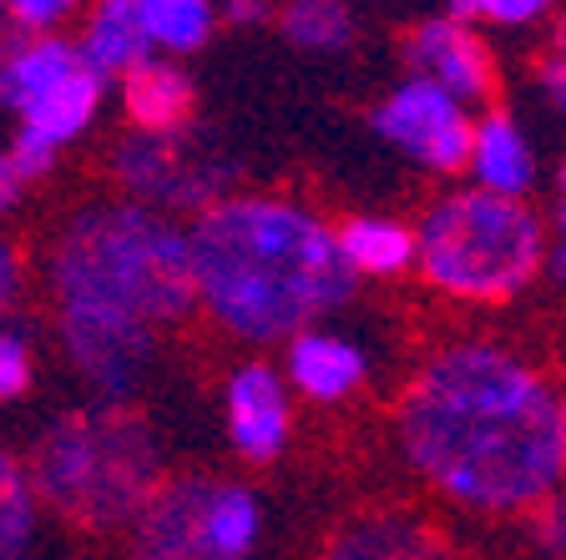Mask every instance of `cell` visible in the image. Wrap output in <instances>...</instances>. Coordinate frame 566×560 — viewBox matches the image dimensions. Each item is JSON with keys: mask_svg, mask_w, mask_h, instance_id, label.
<instances>
[{"mask_svg": "<svg viewBox=\"0 0 566 560\" xmlns=\"http://www.w3.org/2000/svg\"><path fill=\"white\" fill-rule=\"evenodd\" d=\"M71 15V0H11V21L25 35H51Z\"/></svg>", "mask_w": 566, "mask_h": 560, "instance_id": "24", "label": "cell"}, {"mask_svg": "<svg viewBox=\"0 0 566 560\" xmlns=\"http://www.w3.org/2000/svg\"><path fill=\"white\" fill-rule=\"evenodd\" d=\"M117 172L127 182V192H137L142 208L147 202H167V208H188V202L212 198V177H202L198 167H188L177 157V147L167 137H142L117 157Z\"/></svg>", "mask_w": 566, "mask_h": 560, "instance_id": "14", "label": "cell"}, {"mask_svg": "<svg viewBox=\"0 0 566 560\" xmlns=\"http://www.w3.org/2000/svg\"><path fill=\"white\" fill-rule=\"evenodd\" d=\"M339 253L354 273L395 278L410 263H420V233L395 218H349L339 228Z\"/></svg>", "mask_w": 566, "mask_h": 560, "instance_id": "17", "label": "cell"}, {"mask_svg": "<svg viewBox=\"0 0 566 560\" xmlns=\"http://www.w3.org/2000/svg\"><path fill=\"white\" fill-rule=\"evenodd\" d=\"M536 82H542V96L552 102V112H562L566 117V56H546L542 66H536Z\"/></svg>", "mask_w": 566, "mask_h": 560, "instance_id": "27", "label": "cell"}, {"mask_svg": "<svg viewBox=\"0 0 566 560\" xmlns=\"http://www.w3.org/2000/svg\"><path fill=\"white\" fill-rule=\"evenodd\" d=\"M6 15H11V6H0V21H6Z\"/></svg>", "mask_w": 566, "mask_h": 560, "instance_id": "35", "label": "cell"}, {"mask_svg": "<svg viewBox=\"0 0 566 560\" xmlns=\"http://www.w3.org/2000/svg\"><path fill=\"white\" fill-rule=\"evenodd\" d=\"M6 162H11L15 182H31V177L51 172V162H56V147H46V141H35V137H15V147L6 152Z\"/></svg>", "mask_w": 566, "mask_h": 560, "instance_id": "25", "label": "cell"}, {"mask_svg": "<svg viewBox=\"0 0 566 560\" xmlns=\"http://www.w3.org/2000/svg\"><path fill=\"white\" fill-rule=\"evenodd\" d=\"M450 21L460 25H475V21H491V25H531L546 15V0H450L446 6Z\"/></svg>", "mask_w": 566, "mask_h": 560, "instance_id": "22", "label": "cell"}, {"mask_svg": "<svg viewBox=\"0 0 566 560\" xmlns=\"http://www.w3.org/2000/svg\"><path fill=\"white\" fill-rule=\"evenodd\" d=\"M556 233H562V243H566V208L556 212Z\"/></svg>", "mask_w": 566, "mask_h": 560, "instance_id": "33", "label": "cell"}, {"mask_svg": "<svg viewBox=\"0 0 566 560\" xmlns=\"http://www.w3.org/2000/svg\"><path fill=\"white\" fill-rule=\"evenodd\" d=\"M324 560H455V556L415 515H359L334 536Z\"/></svg>", "mask_w": 566, "mask_h": 560, "instance_id": "13", "label": "cell"}, {"mask_svg": "<svg viewBox=\"0 0 566 560\" xmlns=\"http://www.w3.org/2000/svg\"><path fill=\"white\" fill-rule=\"evenodd\" d=\"M562 192H566V162H562Z\"/></svg>", "mask_w": 566, "mask_h": 560, "instance_id": "36", "label": "cell"}, {"mask_svg": "<svg viewBox=\"0 0 566 560\" xmlns=\"http://www.w3.org/2000/svg\"><path fill=\"white\" fill-rule=\"evenodd\" d=\"M375 131L430 172H460L475 152V121L446 86L410 76L375 106Z\"/></svg>", "mask_w": 566, "mask_h": 560, "instance_id": "7", "label": "cell"}, {"mask_svg": "<svg viewBox=\"0 0 566 560\" xmlns=\"http://www.w3.org/2000/svg\"><path fill=\"white\" fill-rule=\"evenodd\" d=\"M31 389V349L15 328L0 324V404H11Z\"/></svg>", "mask_w": 566, "mask_h": 560, "instance_id": "23", "label": "cell"}, {"mask_svg": "<svg viewBox=\"0 0 566 560\" xmlns=\"http://www.w3.org/2000/svg\"><path fill=\"white\" fill-rule=\"evenodd\" d=\"M192 268L208 314L248 344H294L354 293L339 233L279 198L212 202L192 228Z\"/></svg>", "mask_w": 566, "mask_h": 560, "instance_id": "3", "label": "cell"}, {"mask_svg": "<svg viewBox=\"0 0 566 560\" xmlns=\"http://www.w3.org/2000/svg\"><path fill=\"white\" fill-rule=\"evenodd\" d=\"M122 102L142 137H172L192 117V82L172 61H147L122 82Z\"/></svg>", "mask_w": 566, "mask_h": 560, "instance_id": "16", "label": "cell"}, {"mask_svg": "<svg viewBox=\"0 0 566 560\" xmlns=\"http://www.w3.org/2000/svg\"><path fill=\"white\" fill-rule=\"evenodd\" d=\"M471 177L481 192L511 198V202H521L531 192V182H536V152H531L526 131H521L506 112H491V117L475 121Z\"/></svg>", "mask_w": 566, "mask_h": 560, "instance_id": "15", "label": "cell"}, {"mask_svg": "<svg viewBox=\"0 0 566 560\" xmlns=\"http://www.w3.org/2000/svg\"><path fill=\"white\" fill-rule=\"evenodd\" d=\"M263 515L259 500L233 479L188 475L163 485L142 515L132 560H253Z\"/></svg>", "mask_w": 566, "mask_h": 560, "instance_id": "6", "label": "cell"}, {"mask_svg": "<svg viewBox=\"0 0 566 560\" xmlns=\"http://www.w3.org/2000/svg\"><path fill=\"white\" fill-rule=\"evenodd\" d=\"M283 35L304 51H339L349 46L354 35V15L334 0H298L283 11Z\"/></svg>", "mask_w": 566, "mask_h": 560, "instance_id": "21", "label": "cell"}, {"mask_svg": "<svg viewBox=\"0 0 566 560\" xmlns=\"http://www.w3.org/2000/svg\"><path fill=\"white\" fill-rule=\"evenodd\" d=\"M212 21H218V11L208 0H142V25L153 35V46L172 51V56L198 51L212 35Z\"/></svg>", "mask_w": 566, "mask_h": 560, "instance_id": "19", "label": "cell"}, {"mask_svg": "<svg viewBox=\"0 0 566 560\" xmlns=\"http://www.w3.org/2000/svg\"><path fill=\"white\" fill-rule=\"evenodd\" d=\"M21 293V257H15V247L0 237V314L11 308V298Z\"/></svg>", "mask_w": 566, "mask_h": 560, "instance_id": "28", "label": "cell"}, {"mask_svg": "<svg viewBox=\"0 0 566 560\" xmlns=\"http://www.w3.org/2000/svg\"><path fill=\"white\" fill-rule=\"evenodd\" d=\"M536 540L546 546V556L566 560V495L556 490L552 500L542 505V515H536Z\"/></svg>", "mask_w": 566, "mask_h": 560, "instance_id": "26", "label": "cell"}, {"mask_svg": "<svg viewBox=\"0 0 566 560\" xmlns=\"http://www.w3.org/2000/svg\"><path fill=\"white\" fill-rule=\"evenodd\" d=\"M546 273H552V283L566 288V243H556L552 253H546Z\"/></svg>", "mask_w": 566, "mask_h": 560, "instance_id": "31", "label": "cell"}, {"mask_svg": "<svg viewBox=\"0 0 566 560\" xmlns=\"http://www.w3.org/2000/svg\"><path fill=\"white\" fill-rule=\"evenodd\" d=\"M51 288L76 369L102 394H127L157 353V334L192 314V233L142 202H102L66 222Z\"/></svg>", "mask_w": 566, "mask_h": 560, "instance_id": "2", "label": "cell"}, {"mask_svg": "<svg viewBox=\"0 0 566 560\" xmlns=\"http://www.w3.org/2000/svg\"><path fill=\"white\" fill-rule=\"evenodd\" d=\"M35 500L86 530L142 526L163 495V450L153 424L117 404L56 420L31 455Z\"/></svg>", "mask_w": 566, "mask_h": 560, "instance_id": "4", "label": "cell"}, {"mask_svg": "<svg viewBox=\"0 0 566 560\" xmlns=\"http://www.w3.org/2000/svg\"><path fill=\"white\" fill-rule=\"evenodd\" d=\"M102 86L106 82H96L92 71L71 76L61 92H51L46 102H41L31 117L21 121V131H25V137H35V141H46V147H66L76 131L92 127L96 106H102Z\"/></svg>", "mask_w": 566, "mask_h": 560, "instance_id": "18", "label": "cell"}, {"mask_svg": "<svg viewBox=\"0 0 566 560\" xmlns=\"http://www.w3.org/2000/svg\"><path fill=\"white\" fill-rule=\"evenodd\" d=\"M369 373V359L359 344L339 339L329 328H308L289 344V379H294L298 394L318 399V404H334V399L354 394L365 384Z\"/></svg>", "mask_w": 566, "mask_h": 560, "instance_id": "12", "label": "cell"}, {"mask_svg": "<svg viewBox=\"0 0 566 560\" xmlns=\"http://www.w3.org/2000/svg\"><path fill=\"white\" fill-rule=\"evenodd\" d=\"M82 61L96 82H127L132 71L157 61V46L142 25V0H102L82 31Z\"/></svg>", "mask_w": 566, "mask_h": 560, "instance_id": "11", "label": "cell"}, {"mask_svg": "<svg viewBox=\"0 0 566 560\" xmlns=\"http://www.w3.org/2000/svg\"><path fill=\"white\" fill-rule=\"evenodd\" d=\"M552 51L566 56V11H552Z\"/></svg>", "mask_w": 566, "mask_h": 560, "instance_id": "32", "label": "cell"}, {"mask_svg": "<svg viewBox=\"0 0 566 560\" xmlns=\"http://www.w3.org/2000/svg\"><path fill=\"white\" fill-rule=\"evenodd\" d=\"M562 444H566V399H562Z\"/></svg>", "mask_w": 566, "mask_h": 560, "instance_id": "34", "label": "cell"}, {"mask_svg": "<svg viewBox=\"0 0 566 560\" xmlns=\"http://www.w3.org/2000/svg\"><path fill=\"white\" fill-rule=\"evenodd\" d=\"M420 233V273L450 298L501 304L521 293L546 268L542 218L526 202L491 198V192H450L424 212Z\"/></svg>", "mask_w": 566, "mask_h": 560, "instance_id": "5", "label": "cell"}, {"mask_svg": "<svg viewBox=\"0 0 566 560\" xmlns=\"http://www.w3.org/2000/svg\"><path fill=\"white\" fill-rule=\"evenodd\" d=\"M400 444L415 475L465 510H542L562 490V399L501 344H446L424 363L400 404Z\"/></svg>", "mask_w": 566, "mask_h": 560, "instance_id": "1", "label": "cell"}, {"mask_svg": "<svg viewBox=\"0 0 566 560\" xmlns=\"http://www.w3.org/2000/svg\"><path fill=\"white\" fill-rule=\"evenodd\" d=\"M35 530V485L6 450H0V560H21Z\"/></svg>", "mask_w": 566, "mask_h": 560, "instance_id": "20", "label": "cell"}, {"mask_svg": "<svg viewBox=\"0 0 566 560\" xmlns=\"http://www.w3.org/2000/svg\"><path fill=\"white\" fill-rule=\"evenodd\" d=\"M228 440L248 459H273L289 440V389L269 363H243L223 394Z\"/></svg>", "mask_w": 566, "mask_h": 560, "instance_id": "10", "label": "cell"}, {"mask_svg": "<svg viewBox=\"0 0 566 560\" xmlns=\"http://www.w3.org/2000/svg\"><path fill=\"white\" fill-rule=\"evenodd\" d=\"M405 56L410 66L420 71L424 82L446 86L455 102H485L495 92V61L485 51V41L471 31V25L450 21V15H436V21H424L410 31L405 41Z\"/></svg>", "mask_w": 566, "mask_h": 560, "instance_id": "8", "label": "cell"}, {"mask_svg": "<svg viewBox=\"0 0 566 560\" xmlns=\"http://www.w3.org/2000/svg\"><path fill=\"white\" fill-rule=\"evenodd\" d=\"M82 71H86V61H82L76 41L15 31L11 41L0 46V106H6V112H21V121H25L51 92H61V86H66L71 76H82Z\"/></svg>", "mask_w": 566, "mask_h": 560, "instance_id": "9", "label": "cell"}, {"mask_svg": "<svg viewBox=\"0 0 566 560\" xmlns=\"http://www.w3.org/2000/svg\"><path fill=\"white\" fill-rule=\"evenodd\" d=\"M15 192H21V182H15V172H11V162L0 157V212H11V202H15Z\"/></svg>", "mask_w": 566, "mask_h": 560, "instance_id": "30", "label": "cell"}, {"mask_svg": "<svg viewBox=\"0 0 566 560\" xmlns=\"http://www.w3.org/2000/svg\"><path fill=\"white\" fill-rule=\"evenodd\" d=\"M223 15L228 21H263V15H269V6H259V0H233V6H223Z\"/></svg>", "mask_w": 566, "mask_h": 560, "instance_id": "29", "label": "cell"}]
</instances>
